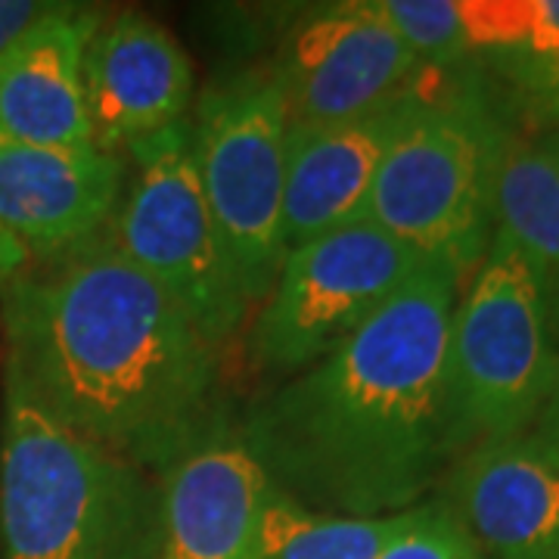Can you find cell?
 <instances>
[{"instance_id": "1", "label": "cell", "mask_w": 559, "mask_h": 559, "mask_svg": "<svg viewBox=\"0 0 559 559\" xmlns=\"http://www.w3.org/2000/svg\"><path fill=\"white\" fill-rule=\"evenodd\" d=\"M463 280L426 261L333 355L264 385L234 419L271 485L314 513L395 516L463 457L448 336Z\"/></svg>"}, {"instance_id": "2", "label": "cell", "mask_w": 559, "mask_h": 559, "mask_svg": "<svg viewBox=\"0 0 559 559\" xmlns=\"http://www.w3.org/2000/svg\"><path fill=\"white\" fill-rule=\"evenodd\" d=\"M3 367L81 439L162 476L234 426L224 352L109 234L0 289Z\"/></svg>"}, {"instance_id": "3", "label": "cell", "mask_w": 559, "mask_h": 559, "mask_svg": "<svg viewBox=\"0 0 559 559\" xmlns=\"http://www.w3.org/2000/svg\"><path fill=\"white\" fill-rule=\"evenodd\" d=\"M159 476L53 419L3 367L0 559H162Z\"/></svg>"}, {"instance_id": "4", "label": "cell", "mask_w": 559, "mask_h": 559, "mask_svg": "<svg viewBox=\"0 0 559 559\" xmlns=\"http://www.w3.org/2000/svg\"><path fill=\"white\" fill-rule=\"evenodd\" d=\"M507 134L479 87L429 91L389 146L360 221L466 283L495 234L491 190Z\"/></svg>"}, {"instance_id": "5", "label": "cell", "mask_w": 559, "mask_h": 559, "mask_svg": "<svg viewBox=\"0 0 559 559\" xmlns=\"http://www.w3.org/2000/svg\"><path fill=\"white\" fill-rule=\"evenodd\" d=\"M550 283L520 246L491 234L460 286L448 336V389L463 454L532 432L557 377Z\"/></svg>"}, {"instance_id": "6", "label": "cell", "mask_w": 559, "mask_h": 559, "mask_svg": "<svg viewBox=\"0 0 559 559\" xmlns=\"http://www.w3.org/2000/svg\"><path fill=\"white\" fill-rule=\"evenodd\" d=\"M124 156L131 168L109 240L159 283L205 340L227 352L252 308L193 168L190 119L140 140Z\"/></svg>"}, {"instance_id": "7", "label": "cell", "mask_w": 559, "mask_h": 559, "mask_svg": "<svg viewBox=\"0 0 559 559\" xmlns=\"http://www.w3.org/2000/svg\"><path fill=\"white\" fill-rule=\"evenodd\" d=\"M426 255L370 221H355L286 252L271 293L249 311L246 364L267 385L289 380L348 342Z\"/></svg>"}, {"instance_id": "8", "label": "cell", "mask_w": 559, "mask_h": 559, "mask_svg": "<svg viewBox=\"0 0 559 559\" xmlns=\"http://www.w3.org/2000/svg\"><path fill=\"white\" fill-rule=\"evenodd\" d=\"M286 100L271 69L212 84L190 116V153L240 289L255 308L286 259Z\"/></svg>"}, {"instance_id": "9", "label": "cell", "mask_w": 559, "mask_h": 559, "mask_svg": "<svg viewBox=\"0 0 559 559\" xmlns=\"http://www.w3.org/2000/svg\"><path fill=\"white\" fill-rule=\"evenodd\" d=\"M277 79L289 124H330L417 94L432 75L382 20L373 0L305 13L280 47Z\"/></svg>"}, {"instance_id": "10", "label": "cell", "mask_w": 559, "mask_h": 559, "mask_svg": "<svg viewBox=\"0 0 559 559\" xmlns=\"http://www.w3.org/2000/svg\"><path fill=\"white\" fill-rule=\"evenodd\" d=\"M193 62L171 32L138 10L103 16L84 50V100L94 146L124 156L190 119Z\"/></svg>"}, {"instance_id": "11", "label": "cell", "mask_w": 559, "mask_h": 559, "mask_svg": "<svg viewBox=\"0 0 559 559\" xmlns=\"http://www.w3.org/2000/svg\"><path fill=\"white\" fill-rule=\"evenodd\" d=\"M128 159L97 146H40L0 134V224L47 261L109 230Z\"/></svg>"}, {"instance_id": "12", "label": "cell", "mask_w": 559, "mask_h": 559, "mask_svg": "<svg viewBox=\"0 0 559 559\" xmlns=\"http://www.w3.org/2000/svg\"><path fill=\"white\" fill-rule=\"evenodd\" d=\"M441 485L488 559H559V451L535 432L473 444Z\"/></svg>"}, {"instance_id": "13", "label": "cell", "mask_w": 559, "mask_h": 559, "mask_svg": "<svg viewBox=\"0 0 559 559\" xmlns=\"http://www.w3.org/2000/svg\"><path fill=\"white\" fill-rule=\"evenodd\" d=\"M426 94L429 84H423L411 97H401L358 119L289 124L283 193L286 252L360 221L364 202L370 197L389 146Z\"/></svg>"}, {"instance_id": "14", "label": "cell", "mask_w": 559, "mask_h": 559, "mask_svg": "<svg viewBox=\"0 0 559 559\" xmlns=\"http://www.w3.org/2000/svg\"><path fill=\"white\" fill-rule=\"evenodd\" d=\"M162 559H261L264 510L274 485L234 426L165 469Z\"/></svg>"}, {"instance_id": "15", "label": "cell", "mask_w": 559, "mask_h": 559, "mask_svg": "<svg viewBox=\"0 0 559 559\" xmlns=\"http://www.w3.org/2000/svg\"><path fill=\"white\" fill-rule=\"evenodd\" d=\"M100 10L60 3L0 57V134L40 146H94L84 100V50Z\"/></svg>"}, {"instance_id": "16", "label": "cell", "mask_w": 559, "mask_h": 559, "mask_svg": "<svg viewBox=\"0 0 559 559\" xmlns=\"http://www.w3.org/2000/svg\"><path fill=\"white\" fill-rule=\"evenodd\" d=\"M495 234L520 246L528 259L559 280V168L528 138L507 134L491 190Z\"/></svg>"}, {"instance_id": "17", "label": "cell", "mask_w": 559, "mask_h": 559, "mask_svg": "<svg viewBox=\"0 0 559 559\" xmlns=\"http://www.w3.org/2000/svg\"><path fill=\"white\" fill-rule=\"evenodd\" d=\"M411 520L395 516H333L314 513L274 488L264 510L261 559H380Z\"/></svg>"}, {"instance_id": "18", "label": "cell", "mask_w": 559, "mask_h": 559, "mask_svg": "<svg viewBox=\"0 0 559 559\" xmlns=\"http://www.w3.org/2000/svg\"><path fill=\"white\" fill-rule=\"evenodd\" d=\"M407 50L426 69H454L473 57L457 0H373Z\"/></svg>"}, {"instance_id": "19", "label": "cell", "mask_w": 559, "mask_h": 559, "mask_svg": "<svg viewBox=\"0 0 559 559\" xmlns=\"http://www.w3.org/2000/svg\"><path fill=\"white\" fill-rule=\"evenodd\" d=\"M485 62L498 75L510 97L513 116L538 138L559 128V50L532 57L520 50L485 53Z\"/></svg>"}, {"instance_id": "20", "label": "cell", "mask_w": 559, "mask_h": 559, "mask_svg": "<svg viewBox=\"0 0 559 559\" xmlns=\"http://www.w3.org/2000/svg\"><path fill=\"white\" fill-rule=\"evenodd\" d=\"M380 559H488L441 498L423 500Z\"/></svg>"}, {"instance_id": "21", "label": "cell", "mask_w": 559, "mask_h": 559, "mask_svg": "<svg viewBox=\"0 0 559 559\" xmlns=\"http://www.w3.org/2000/svg\"><path fill=\"white\" fill-rule=\"evenodd\" d=\"M57 10L60 3L53 0H0V57Z\"/></svg>"}, {"instance_id": "22", "label": "cell", "mask_w": 559, "mask_h": 559, "mask_svg": "<svg viewBox=\"0 0 559 559\" xmlns=\"http://www.w3.org/2000/svg\"><path fill=\"white\" fill-rule=\"evenodd\" d=\"M28 264H32V255L25 252V246L0 224V289L20 277Z\"/></svg>"}, {"instance_id": "23", "label": "cell", "mask_w": 559, "mask_h": 559, "mask_svg": "<svg viewBox=\"0 0 559 559\" xmlns=\"http://www.w3.org/2000/svg\"><path fill=\"white\" fill-rule=\"evenodd\" d=\"M532 432L544 439L547 444H554L559 451V364H557V377H554V385H550V392H547V401H544V407H540L538 419H535V426H532Z\"/></svg>"}, {"instance_id": "24", "label": "cell", "mask_w": 559, "mask_h": 559, "mask_svg": "<svg viewBox=\"0 0 559 559\" xmlns=\"http://www.w3.org/2000/svg\"><path fill=\"white\" fill-rule=\"evenodd\" d=\"M532 140L538 143L540 153H544V156L559 168V128L557 131H547V134H538V138H532Z\"/></svg>"}]
</instances>
